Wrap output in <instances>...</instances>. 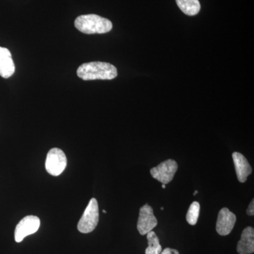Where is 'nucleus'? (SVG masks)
<instances>
[{
  "label": "nucleus",
  "mask_w": 254,
  "mask_h": 254,
  "mask_svg": "<svg viewBox=\"0 0 254 254\" xmlns=\"http://www.w3.org/2000/svg\"><path fill=\"white\" fill-rule=\"evenodd\" d=\"M77 75L84 81L112 80L118 76V70L110 63L91 62L81 65L78 68Z\"/></svg>",
  "instance_id": "f257e3e1"
},
{
  "label": "nucleus",
  "mask_w": 254,
  "mask_h": 254,
  "mask_svg": "<svg viewBox=\"0 0 254 254\" xmlns=\"http://www.w3.org/2000/svg\"><path fill=\"white\" fill-rule=\"evenodd\" d=\"M75 27L86 34H102L111 31L113 23L108 18L96 14L81 15L74 22Z\"/></svg>",
  "instance_id": "f03ea898"
},
{
  "label": "nucleus",
  "mask_w": 254,
  "mask_h": 254,
  "mask_svg": "<svg viewBox=\"0 0 254 254\" xmlns=\"http://www.w3.org/2000/svg\"><path fill=\"white\" fill-rule=\"evenodd\" d=\"M99 221V208L95 198H91L78 223V231L83 234L93 232Z\"/></svg>",
  "instance_id": "7ed1b4c3"
},
{
  "label": "nucleus",
  "mask_w": 254,
  "mask_h": 254,
  "mask_svg": "<svg viewBox=\"0 0 254 254\" xmlns=\"http://www.w3.org/2000/svg\"><path fill=\"white\" fill-rule=\"evenodd\" d=\"M67 164V159L63 150L54 148L48 152L46 161L47 172L53 176H59L63 173Z\"/></svg>",
  "instance_id": "20e7f679"
},
{
  "label": "nucleus",
  "mask_w": 254,
  "mask_h": 254,
  "mask_svg": "<svg viewBox=\"0 0 254 254\" xmlns=\"http://www.w3.org/2000/svg\"><path fill=\"white\" fill-rule=\"evenodd\" d=\"M178 170V164L173 159H168L158 166L151 168L150 173L152 177L163 185H168L173 181L175 173Z\"/></svg>",
  "instance_id": "39448f33"
},
{
  "label": "nucleus",
  "mask_w": 254,
  "mask_h": 254,
  "mask_svg": "<svg viewBox=\"0 0 254 254\" xmlns=\"http://www.w3.org/2000/svg\"><path fill=\"white\" fill-rule=\"evenodd\" d=\"M41 225V220L34 215H28L21 220L15 229V241L17 243L22 242L25 237L36 233Z\"/></svg>",
  "instance_id": "423d86ee"
},
{
  "label": "nucleus",
  "mask_w": 254,
  "mask_h": 254,
  "mask_svg": "<svg viewBox=\"0 0 254 254\" xmlns=\"http://www.w3.org/2000/svg\"><path fill=\"white\" fill-rule=\"evenodd\" d=\"M158 225V220L153 213V209L148 204L140 208L139 216L137 222V229L140 235H147Z\"/></svg>",
  "instance_id": "0eeeda50"
},
{
  "label": "nucleus",
  "mask_w": 254,
  "mask_h": 254,
  "mask_svg": "<svg viewBox=\"0 0 254 254\" xmlns=\"http://www.w3.org/2000/svg\"><path fill=\"white\" fill-rule=\"evenodd\" d=\"M236 215L228 208H223L220 210L217 219L216 231L221 236L230 235L236 223Z\"/></svg>",
  "instance_id": "6e6552de"
},
{
  "label": "nucleus",
  "mask_w": 254,
  "mask_h": 254,
  "mask_svg": "<svg viewBox=\"0 0 254 254\" xmlns=\"http://www.w3.org/2000/svg\"><path fill=\"white\" fill-rule=\"evenodd\" d=\"M232 158L239 182L245 183L247 180V177L252 173V167L247 159L242 153L235 152L232 154Z\"/></svg>",
  "instance_id": "1a4fd4ad"
},
{
  "label": "nucleus",
  "mask_w": 254,
  "mask_h": 254,
  "mask_svg": "<svg viewBox=\"0 0 254 254\" xmlns=\"http://www.w3.org/2000/svg\"><path fill=\"white\" fill-rule=\"evenodd\" d=\"M239 254H252L254 252V229L246 227L243 230L237 247Z\"/></svg>",
  "instance_id": "9d476101"
},
{
  "label": "nucleus",
  "mask_w": 254,
  "mask_h": 254,
  "mask_svg": "<svg viewBox=\"0 0 254 254\" xmlns=\"http://www.w3.org/2000/svg\"><path fill=\"white\" fill-rule=\"evenodd\" d=\"M15 71V65L9 50L0 47V76L4 78L11 77Z\"/></svg>",
  "instance_id": "9b49d317"
},
{
  "label": "nucleus",
  "mask_w": 254,
  "mask_h": 254,
  "mask_svg": "<svg viewBox=\"0 0 254 254\" xmlns=\"http://www.w3.org/2000/svg\"><path fill=\"white\" fill-rule=\"evenodd\" d=\"M179 8L188 16H194L200 11V4L198 0H176Z\"/></svg>",
  "instance_id": "f8f14e48"
},
{
  "label": "nucleus",
  "mask_w": 254,
  "mask_h": 254,
  "mask_svg": "<svg viewBox=\"0 0 254 254\" xmlns=\"http://www.w3.org/2000/svg\"><path fill=\"white\" fill-rule=\"evenodd\" d=\"M148 247L145 250V254H160L162 247L160 244V240L155 232L150 231L147 234Z\"/></svg>",
  "instance_id": "ddd939ff"
},
{
  "label": "nucleus",
  "mask_w": 254,
  "mask_h": 254,
  "mask_svg": "<svg viewBox=\"0 0 254 254\" xmlns=\"http://www.w3.org/2000/svg\"><path fill=\"white\" fill-rule=\"evenodd\" d=\"M200 204L198 202L194 201L190 205L187 213V221L190 225H195L199 217Z\"/></svg>",
  "instance_id": "4468645a"
},
{
  "label": "nucleus",
  "mask_w": 254,
  "mask_h": 254,
  "mask_svg": "<svg viewBox=\"0 0 254 254\" xmlns=\"http://www.w3.org/2000/svg\"><path fill=\"white\" fill-rule=\"evenodd\" d=\"M247 215H250V216H254V199H252V202L250 205H249L248 208L247 210Z\"/></svg>",
  "instance_id": "2eb2a0df"
},
{
  "label": "nucleus",
  "mask_w": 254,
  "mask_h": 254,
  "mask_svg": "<svg viewBox=\"0 0 254 254\" xmlns=\"http://www.w3.org/2000/svg\"><path fill=\"white\" fill-rule=\"evenodd\" d=\"M160 254H180V253H179L178 251L174 250V249L166 248L163 251H162Z\"/></svg>",
  "instance_id": "dca6fc26"
},
{
  "label": "nucleus",
  "mask_w": 254,
  "mask_h": 254,
  "mask_svg": "<svg viewBox=\"0 0 254 254\" xmlns=\"http://www.w3.org/2000/svg\"><path fill=\"white\" fill-rule=\"evenodd\" d=\"M197 193H198V190H195V191L194 192V193H193V195H195L197 194Z\"/></svg>",
  "instance_id": "f3484780"
},
{
  "label": "nucleus",
  "mask_w": 254,
  "mask_h": 254,
  "mask_svg": "<svg viewBox=\"0 0 254 254\" xmlns=\"http://www.w3.org/2000/svg\"><path fill=\"white\" fill-rule=\"evenodd\" d=\"M162 187H163V189H165V188H166V187H165V185H162Z\"/></svg>",
  "instance_id": "a211bd4d"
},
{
  "label": "nucleus",
  "mask_w": 254,
  "mask_h": 254,
  "mask_svg": "<svg viewBox=\"0 0 254 254\" xmlns=\"http://www.w3.org/2000/svg\"><path fill=\"white\" fill-rule=\"evenodd\" d=\"M103 213H107L106 210H103Z\"/></svg>",
  "instance_id": "6ab92c4d"
},
{
  "label": "nucleus",
  "mask_w": 254,
  "mask_h": 254,
  "mask_svg": "<svg viewBox=\"0 0 254 254\" xmlns=\"http://www.w3.org/2000/svg\"><path fill=\"white\" fill-rule=\"evenodd\" d=\"M161 210H164V208H163H163H161Z\"/></svg>",
  "instance_id": "aec40b11"
}]
</instances>
